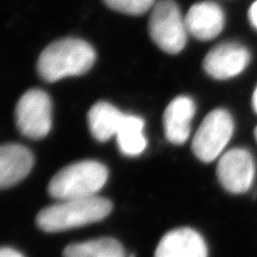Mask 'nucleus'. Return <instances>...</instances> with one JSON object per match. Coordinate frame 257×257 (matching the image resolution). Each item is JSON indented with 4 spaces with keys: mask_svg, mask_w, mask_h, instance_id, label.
I'll return each mask as SVG.
<instances>
[{
    "mask_svg": "<svg viewBox=\"0 0 257 257\" xmlns=\"http://www.w3.org/2000/svg\"><path fill=\"white\" fill-rule=\"evenodd\" d=\"M156 0H104L108 8L120 14L141 16L152 10Z\"/></svg>",
    "mask_w": 257,
    "mask_h": 257,
    "instance_id": "nucleus-16",
    "label": "nucleus"
},
{
    "mask_svg": "<svg viewBox=\"0 0 257 257\" xmlns=\"http://www.w3.org/2000/svg\"><path fill=\"white\" fill-rule=\"evenodd\" d=\"M248 17H249L250 24H251L252 27L257 30V0L256 2H253L251 6H250L249 12H248Z\"/></svg>",
    "mask_w": 257,
    "mask_h": 257,
    "instance_id": "nucleus-17",
    "label": "nucleus"
},
{
    "mask_svg": "<svg viewBox=\"0 0 257 257\" xmlns=\"http://www.w3.org/2000/svg\"><path fill=\"white\" fill-rule=\"evenodd\" d=\"M111 211L112 202L98 195L64 200L41 210L36 217V224L44 232H63L101 221Z\"/></svg>",
    "mask_w": 257,
    "mask_h": 257,
    "instance_id": "nucleus-2",
    "label": "nucleus"
},
{
    "mask_svg": "<svg viewBox=\"0 0 257 257\" xmlns=\"http://www.w3.org/2000/svg\"><path fill=\"white\" fill-rule=\"evenodd\" d=\"M252 107L257 113V86H256L255 91H253V94H252Z\"/></svg>",
    "mask_w": 257,
    "mask_h": 257,
    "instance_id": "nucleus-19",
    "label": "nucleus"
},
{
    "mask_svg": "<svg viewBox=\"0 0 257 257\" xmlns=\"http://www.w3.org/2000/svg\"><path fill=\"white\" fill-rule=\"evenodd\" d=\"M95 62L91 44L79 38H63L48 46L37 61V72L47 82L86 74Z\"/></svg>",
    "mask_w": 257,
    "mask_h": 257,
    "instance_id": "nucleus-1",
    "label": "nucleus"
},
{
    "mask_svg": "<svg viewBox=\"0 0 257 257\" xmlns=\"http://www.w3.org/2000/svg\"><path fill=\"white\" fill-rule=\"evenodd\" d=\"M234 130L231 114L224 108L210 112L199 126L192 142L194 155L202 162L208 163L223 155Z\"/></svg>",
    "mask_w": 257,
    "mask_h": 257,
    "instance_id": "nucleus-5",
    "label": "nucleus"
},
{
    "mask_svg": "<svg viewBox=\"0 0 257 257\" xmlns=\"http://www.w3.org/2000/svg\"><path fill=\"white\" fill-rule=\"evenodd\" d=\"M217 176L227 192L242 194L249 191L255 179V162L248 150L234 148L220 156Z\"/></svg>",
    "mask_w": 257,
    "mask_h": 257,
    "instance_id": "nucleus-7",
    "label": "nucleus"
},
{
    "mask_svg": "<svg viewBox=\"0 0 257 257\" xmlns=\"http://www.w3.org/2000/svg\"><path fill=\"white\" fill-rule=\"evenodd\" d=\"M249 62L250 53L245 47L236 42H225L208 51L202 66L211 78L226 80L239 75Z\"/></svg>",
    "mask_w": 257,
    "mask_h": 257,
    "instance_id": "nucleus-8",
    "label": "nucleus"
},
{
    "mask_svg": "<svg viewBox=\"0 0 257 257\" xmlns=\"http://www.w3.org/2000/svg\"><path fill=\"white\" fill-rule=\"evenodd\" d=\"M115 138L121 154L130 157L140 156L148 144L144 136V120L137 115L124 114Z\"/></svg>",
    "mask_w": 257,
    "mask_h": 257,
    "instance_id": "nucleus-14",
    "label": "nucleus"
},
{
    "mask_svg": "<svg viewBox=\"0 0 257 257\" xmlns=\"http://www.w3.org/2000/svg\"><path fill=\"white\" fill-rule=\"evenodd\" d=\"M255 138H256V141H257V127L255 128Z\"/></svg>",
    "mask_w": 257,
    "mask_h": 257,
    "instance_id": "nucleus-20",
    "label": "nucleus"
},
{
    "mask_svg": "<svg viewBox=\"0 0 257 257\" xmlns=\"http://www.w3.org/2000/svg\"><path fill=\"white\" fill-rule=\"evenodd\" d=\"M194 114L195 104L188 96H176L169 102L163 114V126L166 138L170 143L181 146L187 142Z\"/></svg>",
    "mask_w": 257,
    "mask_h": 257,
    "instance_id": "nucleus-12",
    "label": "nucleus"
},
{
    "mask_svg": "<svg viewBox=\"0 0 257 257\" xmlns=\"http://www.w3.org/2000/svg\"><path fill=\"white\" fill-rule=\"evenodd\" d=\"M207 245L198 231L179 227L169 232L157 244L155 257H207Z\"/></svg>",
    "mask_w": 257,
    "mask_h": 257,
    "instance_id": "nucleus-9",
    "label": "nucleus"
},
{
    "mask_svg": "<svg viewBox=\"0 0 257 257\" xmlns=\"http://www.w3.org/2000/svg\"><path fill=\"white\" fill-rule=\"evenodd\" d=\"M188 34L200 41H210L219 36L225 25L221 8L213 2L197 3L185 17Z\"/></svg>",
    "mask_w": 257,
    "mask_h": 257,
    "instance_id": "nucleus-10",
    "label": "nucleus"
},
{
    "mask_svg": "<svg viewBox=\"0 0 257 257\" xmlns=\"http://www.w3.org/2000/svg\"><path fill=\"white\" fill-rule=\"evenodd\" d=\"M63 257H126L124 246L112 237L73 243L63 250Z\"/></svg>",
    "mask_w": 257,
    "mask_h": 257,
    "instance_id": "nucleus-15",
    "label": "nucleus"
},
{
    "mask_svg": "<svg viewBox=\"0 0 257 257\" xmlns=\"http://www.w3.org/2000/svg\"><path fill=\"white\" fill-rule=\"evenodd\" d=\"M0 257H25L23 253L12 248H0Z\"/></svg>",
    "mask_w": 257,
    "mask_h": 257,
    "instance_id": "nucleus-18",
    "label": "nucleus"
},
{
    "mask_svg": "<svg viewBox=\"0 0 257 257\" xmlns=\"http://www.w3.org/2000/svg\"><path fill=\"white\" fill-rule=\"evenodd\" d=\"M35 157L27 147L21 144L0 146V189L19 184L30 174Z\"/></svg>",
    "mask_w": 257,
    "mask_h": 257,
    "instance_id": "nucleus-11",
    "label": "nucleus"
},
{
    "mask_svg": "<svg viewBox=\"0 0 257 257\" xmlns=\"http://www.w3.org/2000/svg\"><path fill=\"white\" fill-rule=\"evenodd\" d=\"M149 34L154 43L168 54H179L187 43V28L179 6L173 0H161L153 8Z\"/></svg>",
    "mask_w": 257,
    "mask_h": 257,
    "instance_id": "nucleus-4",
    "label": "nucleus"
},
{
    "mask_svg": "<svg viewBox=\"0 0 257 257\" xmlns=\"http://www.w3.org/2000/svg\"><path fill=\"white\" fill-rule=\"evenodd\" d=\"M108 170L98 161L72 163L56 173L48 186L50 197L59 201L96 197L106 185Z\"/></svg>",
    "mask_w": 257,
    "mask_h": 257,
    "instance_id": "nucleus-3",
    "label": "nucleus"
},
{
    "mask_svg": "<svg viewBox=\"0 0 257 257\" xmlns=\"http://www.w3.org/2000/svg\"><path fill=\"white\" fill-rule=\"evenodd\" d=\"M16 125L19 133L31 140H42L53 126V102L41 89L25 92L16 106Z\"/></svg>",
    "mask_w": 257,
    "mask_h": 257,
    "instance_id": "nucleus-6",
    "label": "nucleus"
},
{
    "mask_svg": "<svg viewBox=\"0 0 257 257\" xmlns=\"http://www.w3.org/2000/svg\"><path fill=\"white\" fill-rule=\"evenodd\" d=\"M124 113L110 102L99 101L91 107L87 121L92 136L99 142L111 140L118 133Z\"/></svg>",
    "mask_w": 257,
    "mask_h": 257,
    "instance_id": "nucleus-13",
    "label": "nucleus"
}]
</instances>
